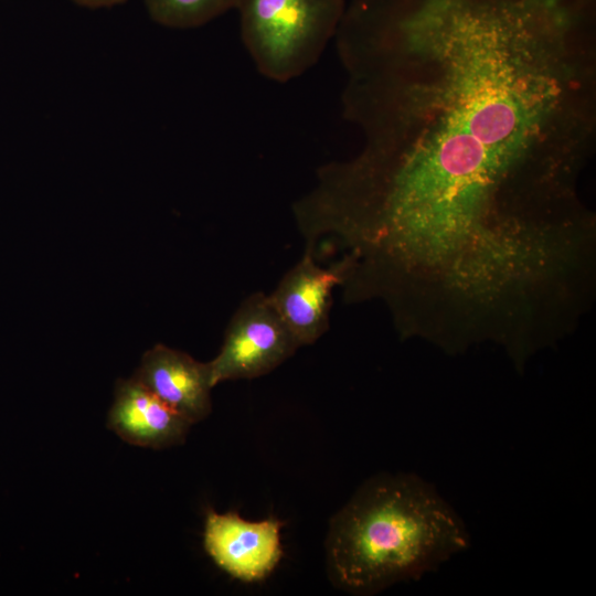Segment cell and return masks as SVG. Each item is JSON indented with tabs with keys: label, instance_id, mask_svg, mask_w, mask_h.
<instances>
[{
	"label": "cell",
	"instance_id": "cell-1",
	"mask_svg": "<svg viewBox=\"0 0 596 596\" xmlns=\"http://www.w3.org/2000/svg\"><path fill=\"white\" fill-rule=\"evenodd\" d=\"M343 116L322 167L334 211L411 275L477 283L585 216L596 137L595 0H352L336 35Z\"/></svg>",
	"mask_w": 596,
	"mask_h": 596
},
{
	"label": "cell",
	"instance_id": "cell-2",
	"mask_svg": "<svg viewBox=\"0 0 596 596\" xmlns=\"http://www.w3.org/2000/svg\"><path fill=\"white\" fill-rule=\"evenodd\" d=\"M470 546L468 529L434 485L416 473L369 478L333 515L329 578L352 595L417 581Z\"/></svg>",
	"mask_w": 596,
	"mask_h": 596
},
{
	"label": "cell",
	"instance_id": "cell-3",
	"mask_svg": "<svg viewBox=\"0 0 596 596\" xmlns=\"http://www.w3.org/2000/svg\"><path fill=\"white\" fill-rule=\"evenodd\" d=\"M345 7L344 0H238L242 42L264 77L286 83L318 62Z\"/></svg>",
	"mask_w": 596,
	"mask_h": 596
},
{
	"label": "cell",
	"instance_id": "cell-4",
	"mask_svg": "<svg viewBox=\"0 0 596 596\" xmlns=\"http://www.w3.org/2000/svg\"><path fill=\"white\" fill-rule=\"evenodd\" d=\"M298 348L269 296L252 294L234 312L217 355L209 362L213 385L265 375Z\"/></svg>",
	"mask_w": 596,
	"mask_h": 596
},
{
	"label": "cell",
	"instance_id": "cell-5",
	"mask_svg": "<svg viewBox=\"0 0 596 596\" xmlns=\"http://www.w3.org/2000/svg\"><path fill=\"white\" fill-rule=\"evenodd\" d=\"M281 523L276 519L248 521L235 512L209 510L203 545L212 561L230 576L245 583L267 577L283 556Z\"/></svg>",
	"mask_w": 596,
	"mask_h": 596
},
{
	"label": "cell",
	"instance_id": "cell-6",
	"mask_svg": "<svg viewBox=\"0 0 596 596\" xmlns=\"http://www.w3.org/2000/svg\"><path fill=\"white\" fill-rule=\"evenodd\" d=\"M341 280L337 267H321L306 249L269 295L299 348L315 343L328 330L332 291Z\"/></svg>",
	"mask_w": 596,
	"mask_h": 596
},
{
	"label": "cell",
	"instance_id": "cell-7",
	"mask_svg": "<svg viewBox=\"0 0 596 596\" xmlns=\"http://www.w3.org/2000/svg\"><path fill=\"white\" fill-rule=\"evenodd\" d=\"M134 376L191 424L211 413L214 385L209 362L159 343L143 353Z\"/></svg>",
	"mask_w": 596,
	"mask_h": 596
},
{
	"label": "cell",
	"instance_id": "cell-8",
	"mask_svg": "<svg viewBox=\"0 0 596 596\" xmlns=\"http://www.w3.org/2000/svg\"><path fill=\"white\" fill-rule=\"evenodd\" d=\"M191 425L137 377L117 381L108 427L126 443L169 448L185 440Z\"/></svg>",
	"mask_w": 596,
	"mask_h": 596
},
{
	"label": "cell",
	"instance_id": "cell-9",
	"mask_svg": "<svg viewBox=\"0 0 596 596\" xmlns=\"http://www.w3.org/2000/svg\"><path fill=\"white\" fill-rule=\"evenodd\" d=\"M149 17L170 29L202 26L236 9L238 0H143Z\"/></svg>",
	"mask_w": 596,
	"mask_h": 596
},
{
	"label": "cell",
	"instance_id": "cell-10",
	"mask_svg": "<svg viewBox=\"0 0 596 596\" xmlns=\"http://www.w3.org/2000/svg\"><path fill=\"white\" fill-rule=\"evenodd\" d=\"M77 6L87 9L111 8L126 2L127 0H71Z\"/></svg>",
	"mask_w": 596,
	"mask_h": 596
}]
</instances>
